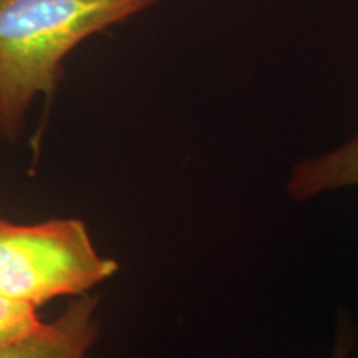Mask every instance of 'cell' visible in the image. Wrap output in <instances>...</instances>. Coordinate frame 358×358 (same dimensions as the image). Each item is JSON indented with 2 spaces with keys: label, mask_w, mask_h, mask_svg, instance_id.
I'll return each mask as SVG.
<instances>
[{
  "label": "cell",
  "mask_w": 358,
  "mask_h": 358,
  "mask_svg": "<svg viewBox=\"0 0 358 358\" xmlns=\"http://www.w3.org/2000/svg\"><path fill=\"white\" fill-rule=\"evenodd\" d=\"M161 0H0V136L19 140L38 95L52 96L78 45Z\"/></svg>",
  "instance_id": "1"
},
{
  "label": "cell",
  "mask_w": 358,
  "mask_h": 358,
  "mask_svg": "<svg viewBox=\"0 0 358 358\" xmlns=\"http://www.w3.org/2000/svg\"><path fill=\"white\" fill-rule=\"evenodd\" d=\"M118 271L93 245L83 221H0V295L38 308L62 295H85Z\"/></svg>",
  "instance_id": "2"
},
{
  "label": "cell",
  "mask_w": 358,
  "mask_h": 358,
  "mask_svg": "<svg viewBox=\"0 0 358 358\" xmlns=\"http://www.w3.org/2000/svg\"><path fill=\"white\" fill-rule=\"evenodd\" d=\"M96 338V301L85 294L30 337L0 347V358H90Z\"/></svg>",
  "instance_id": "3"
},
{
  "label": "cell",
  "mask_w": 358,
  "mask_h": 358,
  "mask_svg": "<svg viewBox=\"0 0 358 358\" xmlns=\"http://www.w3.org/2000/svg\"><path fill=\"white\" fill-rule=\"evenodd\" d=\"M350 186H358V134L337 150L295 164L285 191L295 201H308Z\"/></svg>",
  "instance_id": "4"
},
{
  "label": "cell",
  "mask_w": 358,
  "mask_h": 358,
  "mask_svg": "<svg viewBox=\"0 0 358 358\" xmlns=\"http://www.w3.org/2000/svg\"><path fill=\"white\" fill-rule=\"evenodd\" d=\"M43 324L35 307L0 295V347L30 337Z\"/></svg>",
  "instance_id": "5"
},
{
  "label": "cell",
  "mask_w": 358,
  "mask_h": 358,
  "mask_svg": "<svg viewBox=\"0 0 358 358\" xmlns=\"http://www.w3.org/2000/svg\"><path fill=\"white\" fill-rule=\"evenodd\" d=\"M357 347V334L353 329L352 320L347 315H342V319L337 324V332L332 345V353L329 358H350L353 348Z\"/></svg>",
  "instance_id": "6"
},
{
  "label": "cell",
  "mask_w": 358,
  "mask_h": 358,
  "mask_svg": "<svg viewBox=\"0 0 358 358\" xmlns=\"http://www.w3.org/2000/svg\"><path fill=\"white\" fill-rule=\"evenodd\" d=\"M357 358H358V345H357Z\"/></svg>",
  "instance_id": "7"
}]
</instances>
